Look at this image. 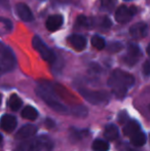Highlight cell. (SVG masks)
Returning a JSON list of instances; mask_svg holds the SVG:
<instances>
[{"instance_id": "cell-21", "label": "cell", "mask_w": 150, "mask_h": 151, "mask_svg": "<svg viewBox=\"0 0 150 151\" xmlns=\"http://www.w3.org/2000/svg\"><path fill=\"white\" fill-rule=\"evenodd\" d=\"M93 149L95 151H108L109 144L107 142L103 141V140L98 139L93 143Z\"/></svg>"}, {"instance_id": "cell-27", "label": "cell", "mask_w": 150, "mask_h": 151, "mask_svg": "<svg viewBox=\"0 0 150 151\" xmlns=\"http://www.w3.org/2000/svg\"><path fill=\"white\" fill-rule=\"evenodd\" d=\"M143 72H144L145 76H149L150 74V62L147 60L144 64V67H143Z\"/></svg>"}, {"instance_id": "cell-30", "label": "cell", "mask_w": 150, "mask_h": 151, "mask_svg": "<svg viewBox=\"0 0 150 151\" xmlns=\"http://www.w3.org/2000/svg\"><path fill=\"white\" fill-rule=\"evenodd\" d=\"M0 3H1V4H6V0H0Z\"/></svg>"}, {"instance_id": "cell-12", "label": "cell", "mask_w": 150, "mask_h": 151, "mask_svg": "<svg viewBox=\"0 0 150 151\" xmlns=\"http://www.w3.org/2000/svg\"><path fill=\"white\" fill-rule=\"evenodd\" d=\"M63 17L61 14H54V16H50V18L46 20V28L50 31H56L58 29H60L63 25Z\"/></svg>"}, {"instance_id": "cell-16", "label": "cell", "mask_w": 150, "mask_h": 151, "mask_svg": "<svg viewBox=\"0 0 150 151\" xmlns=\"http://www.w3.org/2000/svg\"><path fill=\"white\" fill-rule=\"evenodd\" d=\"M139 131H140V124L135 120L128 122L123 127V134L126 136H132Z\"/></svg>"}, {"instance_id": "cell-9", "label": "cell", "mask_w": 150, "mask_h": 151, "mask_svg": "<svg viewBox=\"0 0 150 151\" xmlns=\"http://www.w3.org/2000/svg\"><path fill=\"white\" fill-rule=\"evenodd\" d=\"M130 34L133 38L140 39L144 38L148 34V26L145 23H137L130 29Z\"/></svg>"}, {"instance_id": "cell-17", "label": "cell", "mask_w": 150, "mask_h": 151, "mask_svg": "<svg viewBox=\"0 0 150 151\" xmlns=\"http://www.w3.org/2000/svg\"><path fill=\"white\" fill-rule=\"evenodd\" d=\"M131 143L135 146H143L146 143V136L142 132H137L131 136Z\"/></svg>"}, {"instance_id": "cell-15", "label": "cell", "mask_w": 150, "mask_h": 151, "mask_svg": "<svg viewBox=\"0 0 150 151\" xmlns=\"http://www.w3.org/2000/svg\"><path fill=\"white\" fill-rule=\"evenodd\" d=\"M104 137L109 141H113V140L117 139L118 137V129L116 125L114 124H108L104 131Z\"/></svg>"}, {"instance_id": "cell-18", "label": "cell", "mask_w": 150, "mask_h": 151, "mask_svg": "<svg viewBox=\"0 0 150 151\" xmlns=\"http://www.w3.org/2000/svg\"><path fill=\"white\" fill-rule=\"evenodd\" d=\"M12 30V23L5 18H0V34L5 35Z\"/></svg>"}, {"instance_id": "cell-20", "label": "cell", "mask_w": 150, "mask_h": 151, "mask_svg": "<svg viewBox=\"0 0 150 151\" xmlns=\"http://www.w3.org/2000/svg\"><path fill=\"white\" fill-rule=\"evenodd\" d=\"M8 103H9V107L12 111H18L21 108V106H22V100L17 95H12L10 96V99Z\"/></svg>"}, {"instance_id": "cell-2", "label": "cell", "mask_w": 150, "mask_h": 151, "mask_svg": "<svg viewBox=\"0 0 150 151\" xmlns=\"http://www.w3.org/2000/svg\"><path fill=\"white\" fill-rule=\"evenodd\" d=\"M36 93L50 108H52L58 113H66L68 111V109L57 99L56 93H55L52 86L48 82L46 81L39 82L36 88Z\"/></svg>"}, {"instance_id": "cell-13", "label": "cell", "mask_w": 150, "mask_h": 151, "mask_svg": "<svg viewBox=\"0 0 150 151\" xmlns=\"http://www.w3.org/2000/svg\"><path fill=\"white\" fill-rule=\"evenodd\" d=\"M17 127V119L16 117L11 115H3L1 117V121H0V127L3 131L10 133L12 132Z\"/></svg>"}, {"instance_id": "cell-5", "label": "cell", "mask_w": 150, "mask_h": 151, "mask_svg": "<svg viewBox=\"0 0 150 151\" xmlns=\"http://www.w3.org/2000/svg\"><path fill=\"white\" fill-rule=\"evenodd\" d=\"M14 66H16V58H14L11 50L1 55L0 57V75L12 70Z\"/></svg>"}, {"instance_id": "cell-32", "label": "cell", "mask_w": 150, "mask_h": 151, "mask_svg": "<svg viewBox=\"0 0 150 151\" xmlns=\"http://www.w3.org/2000/svg\"><path fill=\"white\" fill-rule=\"evenodd\" d=\"M0 104H1V95H0Z\"/></svg>"}, {"instance_id": "cell-10", "label": "cell", "mask_w": 150, "mask_h": 151, "mask_svg": "<svg viewBox=\"0 0 150 151\" xmlns=\"http://www.w3.org/2000/svg\"><path fill=\"white\" fill-rule=\"evenodd\" d=\"M16 9H17V14H19V17L24 22H31L34 19L31 9L25 3H18L16 5Z\"/></svg>"}, {"instance_id": "cell-8", "label": "cell", "mask_w": 150, "mask_h": 151, "mask_svg": "<svg viewBox=\"0 0 150 151\" xmlns=\"http://www.w3.org/2000/svg\"><path fill=\"white\" fill-rule=\"evenodd\" d=\"M43 148L39 138L24 141L16 148V151H41Z\"/></svg>"}, {"instance_id": "cell-6", "label": "cell", "mask_w": 150, "mask_h": 151, "mask_svg": "<svg viewBox=\"0 0 150 151\" xmlns=\"http://www.w3.org/2000/svg\"><path fill=\"white\" fill-rule=\"evenodd\" d=\"M136 7L132 6L131 8H128L126 5H120L119 7L116 9L115 12V20L120 24H124L128 23V21L132 19L133 14H136Z\"/></svg>"}, {"instance_id": "cell-3", "label": "cell", "mask_w": 150, "mask_h": 151, "mask_svg": "<svg viewBox=\"0 0 150 151\" xmlns=\"http://www.w3.org/2000/svg\"><path fill=\"white\" fill-rule=\"evenodd\" d=\"M79 93L88 102L95 105L106 104L109 101V96L106 91H90L86 88H80Z\"/></svg>"}, {"instance_id": "cell-23", "label": "cell", "mask_w": 150, "mask_h": 151, "mask_svg": "<svg viewBox=\"0 0 150 151\" xmlns=\"http://www.w3.org/2000/svg\"><path fill=\"white\" fill-rule=\"evenodd\" d=\"M92 44L97 50H103L105 47V40L101 36L96 35L92 38Z\"/></svg>"}, {"instance_id": "cell-31", "label": "cell", "mask_w": 150, "mask_h": 151, "mask_svg": "<svg viewBox=\"0 0 150 151\" xmlns=\"http://www.w3.org/2000/svg\"><path fill=\"white\" fill-rule=\"evenodd\" d=\"M1 142H2V136L0 135V143H1Z\"/></svg>"}, {"instance_id": "cell-11", "label": "cell", "mask_w": 150, "mask_h": 151, "mask_svg": "<svg viewBox=\"0 0 150 151\" xmlns=\"http://www.w3.org/2000/svg\"><path fill=\"white\" fill-rule=\"evenodd\" d=\"M37 132V127L33 124H27L22 127L19 132L17 133L16 138L17 139H29L30 137L34 136Z\"/></svg>"}, {"instance_id": "cell-26", "label": "cell", "mask_w": 150, "mask_h": 151, "mask_svg": "<svg viewBox=\"0 0 150 151\" xmlns=\"http://www.w3.org/2000/svg\"><path fill=\"white\" fill-rule=\"evenodd\" d=\"M101 27L102 28H104V29H109L111 27V21L109 20L107 17H104L103 18V20L101 21Z\"/></svg>"}, {"instance_id": "cell-19", "label": "cell", "mask_w": 150, "mask_h": 151, "mask_svg": "<svg viewBox=\"0 0 150 151\" xmlns=\"http://www.w3.org/2000/svg\"><path fill=\"white\" fill-rule=\"evenodd\" d=\"M22 116L24 118H27V119H35V118L38 116V112L35 108H33L32 106H27L22 112Z\"/></svg>"}, {"instance_id": "cell-25", "label": "cell", "mask_w": 150, "mask_h": 151, "mask_svg": "<svg viewBox=\"0 0 150 151\" xmlns=\"http://www.w3.org/2000/svg\"><path fill=\"white\" fill-rule=\"evenodd\" d=\"M121 48H122V45H121V43H119V42H112V43L108 46V50L112 52H119Z\"/></svg>"}, {"instance_id": "cell-22", "label": "cell", "mask_w": 150, "mask_h": 151, "mask_svg": "<svg viewBox=\"0 0 150 151\" xmlns=\"http://www.w3.org/2000/svg\"><path fill=\"white\" fill-rule=\"evenodd\" d=\"M116 3H117V0H100V5L102 9L108 10V12L112 10L115 7Z\"/></svg>"}, {"instance_id": "cell-7", "label": "cell", "mask_w": 150, "mask_h": 151, "mask_svg": "<svg viewBox=\"0 0 150 151\" xmlns=\"http://www.w3.org/2000/svg\"><path fill=\"white\" fill-rule=\"evenodd\" d=\"M141 57V50L136 44H131L128 48V54L124 56L123 62L128 66H133L139 61Z\"/></svg>"}, {"instance_id": "cell-1", "label": "cell", "mask_w": 150, "mask_h": 151, "mask_svg": "<svg viewBox=\"0 0 150 151\" xmlns=\"http://www.w3.org/2000/svg\"><path fill=\"white\" fill-rule=\"evenodd\" d=\"M135 83V78L122 70H114L108 79V86L117 98L121 99Z\"/></svg>"}, {"instance_id": "cell-24", "label": "cell", "mask_w": 150, "mask_h": 151, "mask_svg": "<svg viewBox=\"0 0 150 151\" xmlns=\"http://www.w3.org/2000/svg\"><path fill=\"white\" fill-rule=\"evenodd\" d=\"M77 25L78 26H82V27H90V21L88 20L86 17L84 16H79L77 19Z\"/></svg>"}, {"instance_id": "cell-4", "label": "cell", "mask_w": 150, "mask_h": 151, "mask_svg": "<svg viewBox=\"0 0 150 151\" xmlns=\"http://www.w3.org/2000/svg\"><path fill=\"white\" fill-rule=\"evenodd\" d=\"M33 46L34 48L40 54L43 60H45L48 63H55L56 61V56H55L54 52L44 43L41 40L39 36H35L33 38Z\"/></svg>"}, {"instance_id": "cell-28", "label": "cell", "mask_w": 150, "mask_h": 151, "mask_svg": "<svg viewBox=\"0 0 150 151\" xmlns=\"http://www.w3.org/2000/svg\"><path fill=\"white\" fill-rule=\"evenodd\" d=\"M10 50V48H8L7 46L4 45L2 42H0V55L4 54V52H6L7 50Z\"/></svg>"}, {"instance_id": "cell-14", "label": "cell", "mask_w": 150, "mask_h": 151, "mask_svg": "<svg viewBox=\"0 0 150 151\" xmlns=\"http://www.w3.org/2000/svg\"><path fill=\"white\" fill-rule=\"evenodd\" d=\"M68 41L71 44V46L75 48L76 50H82L86 45L85 38L81 35H78V34H72L68 38Z\"/></svg>"}, {"instance_id": "cell-29", "label": "cell", "mask_w": 150, "mask_h": 151, "mask_svg": "<svg viewBox=\"0 0 150 151\" xmlns=\"http://www.w3.org/2000/svg\"><path fill=\"white\" fill-rule=\"evenodd\" d=\"M45 124L47 127H52L55 125V122L52 121V119H50V118H48V119H46V121H45Z\"/></svg>"}]
</instances>
